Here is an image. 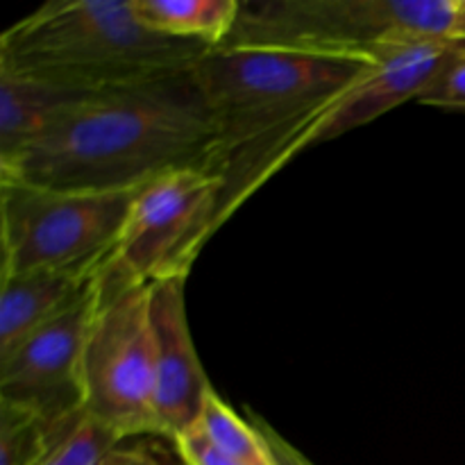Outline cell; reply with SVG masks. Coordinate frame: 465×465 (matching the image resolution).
<instances>
[{
  "label": "cell",
  "mask_w": 465,
  "mask_h": 465,
  "mask_svg": "<svg viewBox=\"0 0 465 465\" xmlns=\"http://www.w3.org/2000/svg\"><path fill=\"white\" fill-rule=\"evenodd\" d=\"M218 130L193 71L77 98L0 177L59 191H132L184 168L216 173Z\"/></svg>",
  "instance_id": "6da1fadb"
},
{
  "label": "cell",
  "mask_w": 465,
  "mask_h": 465,
  "mask_svg": "<svg viewBox=\"0 0 465 465\" xmlns=\"http://www.w3.org/2000/svg\"><path fill=\"white\" fill-rule=\"evenodd\" d=\"M375 59L277 45H221L193 80L218 130V227L300 150Z\"/></svg>",
  "instance_id": "7a4b0ae2"
},
{
  "label": "cell",
  "mask_w": 465,
  "mask_h": 465,
  "mask_svg": "<svg viewBox=\"0 0 465 465\" xmlns=\"http://www.w3.org/2000/svg\"><path fill=\"white\" fill-rule=\"evenodd\" d=\"M209 50L150 30L132 0H53L3 32L0 71L95 94L193 71Z\"/></svg>",
  "instance_id": "3957f363"
},
{
  "label": "cell",
  "mask_w": 465,
  "mask_h": 465,
  "mask_svg": "<svg viewBox=\"0 0 465 465\" xmlns=\"http://www.w3.org/2000/svg\"><path fill=\"white\" fill-rule=\"evenodd\" d=\"M422 41H465V0H241L223 45L377 59Z\"/></svg>",
  "instance_id": "277c9868"
},
{
  "label": "cell",
  "mask_w": 465,
  "mask_h": 465,
  "mask_svg": "<svg viewBox=\"0 0 465 465\" xmlns=\"http://www.w3.org/2000/svg\"><path fill=\"white\" fill-rule=\"evenodd\" d=\"M136 191H59L0 177L3 277H95L116 252Z\"/></svg>",
  "instance_id": "5b68a950"
},
{
  "label": "cell",
  "mask_w": 465,
  "mask_h": 465,
  "mask_svg": "<svg viewBox=\"0 0 465 465\" xmlns=\"http://www.w3.org/2000/svg\"><path fill=\"white\" fill-rule=\"evenodd\" d=\"M82 391L86 416L121 439L159 434L150 284L136 282L112 259L95 275V302L82 357Z\"/></svg>",
  "instance_id": "8992f818"
},
{
  "label": "cell",
  "mask_w": 465,
  "mask_h": 465,
  "mask_svg": "<svg viewBox=\"0 0 465 465\" xmlns=\"http://www.w3.org/2000/svg\"><path fill=\"white\" fill-rule=\"evenodd\" d=\"M221 189V175L207 168L154 177L136 191L112 262L143 284L189 277L218 230Z\"/></svg>",
  "instance_id": "52a82bcc"
},
{
  "label": "cell",
  "mask_w": 465,
  "mask_h": 465,
  "mask_svg": "<svg viewBox=\"0 0 465 465\" xmlns=\"http://www.w3.org/2000/svg\"><path fill=\"white\" fill-rule=\"evenodd\" d=\"M95 302V280L84 300L23 341L0 361V400L66 422L84 411L82 357Z\"/></svg>",
  "instance_id": "ba28073f"
},
{
  "label": "cell",
  "mask_w": 465,
  "mask_h": 465,
  "mask_svg": "<svg viewBox=\"0 0 465 465\" xmlns=\"http://www.w3.org/2000/svg\"><path fill=\"white\" fill-rule=\"evenodd\" d=\"M186 277L150 284L154 341V420L162 436L175 440L198 422L213 386L195 352L186 313Z\"/></svg>",
  "instance_id": "9c48e42d"
},
{
  "label": "cell",
  "mask_w": 465,
  "mask_h": 465,
  "mask_svg": "<svg viewBox=\"0 0 465 465\" xmlns=\"http://www.w3.org/2000/svg\"><path fill=\"white\" fill-rule=\"evenodd\" d=\"M465 57V41H422L375 59V68L331 109L313 136V145L372 123L391 109L418 100Z\"/></svg>",
  "instance_id": "30bf717a"
},
{
  "label": "cell",
  "mask_w": 465,
  "mask_h": 465,
  "mask_svg": "<svg viewBox=\"0 0 465 465\" xmlns=\"http://www.w3.org/2000/svg\"><path fill=\"white\" fill-rule=\"evenodd\" d=\"M95 277L30 272L3 277L0 289V361L36 330L75 307L94 286Z\"/></svg>",
  "instance_id": "8fae6325"
},
{
  "label": "cell",
  "mask_w": 465,
  "mask_h": 465,
  "mask_svg": "<svg viewBox=\"0 0 465 465\" xmlns=\"http://www.w3.org/2000/svg\"><path fill=\"white\" fill-rule=\"evenodd\" d=\"M82 95L89 94L0 71V166L12 163L57 114Z\"/></svg>",
  "instance_id": "7c38bea8"
},
{
  "label": "cell",
  "mask_w": 465,
  "mask_h": 465,
  "mask_svg": "<svg viewBox=\"0 0 465 465\" xmlns=\"http://www.w3.org/2000/svg\"><path fill=\"white\" fill-rule=\"evenodd\" d=\"M150 30L173 39L221 48L241 14V0H132Z\"/></svg>",
  "instance_id": "4fadbf2b"
},
{
  "label": "cell",
  "mask_w": 465,
  "mask_h": 465,
  "mask_svg": "<svg viewBox=\"0 0 465 465\" xmlns=\"http://www.w3.org/2000/svg\"><path fill=\"white\" fill-rule=\"evenodd\" d=\"M82 416L66 422H45L36 413L0 400V465H39L59 436Z\"/></svg>",
  "instance_id": "5bb4252c"
},
{
  "label": "cell",
  "mask_w": 465,
  "mask_h": 465,
  "mask_svg": "<svg viewBox=\"0 0 465 465\" xmlns=\"http://www.w3.org/2000/svg\"><path fill=\"white\" fill-rule=\"evenodd\" d=\"M195 425L223 454L234 459L236 463L275 465L257 425L250 418L239 416L216 391L207 398Z\"/></svg>",
  "instance_id": "9a60e30c"
},
{
  "label": "cell",
  "mask_w": 465,
  "mask_h": 465,
  "mask_svg": "<svg viewBox=\"0 0 465 465\" xmlns=\"http://www.w3.org/2000/svg\"><path fill=\"white\" fill-rule=\"evenodd\" d=\"M121 440L116 431L84 413L66 434L59 436L39 465H98L100 459Z\"/></svg>",
  "instance_id": "2e32d148"
},
{
  "label": "cell",
  "mask_w": 465,
  "mask_h": 465,
  "mask_svg": "<svg viewBox=\"0 0 465 465\" xmlns=\"http://www.w3.org/2000/svg\"><path fill=\"white\" fill-rule=\"evenodd\" d=\"M98 465H186L175 440L168 436L148 434L123 439L114 445Z\"/></svg>",
  "instance_id": "e0dca14e"
},
{
  "label": "cell",
  "mask_w": 465,
  "mask_h": 465,
  "mask_svg": "<svg viewBox=\"0 0 465 465\" xmlns=\"http://www.w3.org/2000/svg\"><path fill=\"white\" fill-rule=\"evenodd\" d=\"M175 445L186 465H241L236 463L234 459L227 457V454H223L221 450L203 434V430H200L198 425H193L191 430H186L184 434L177 436Z\"/></svg>",
  "instance_id": "ac0fdd59"
},
{
  "label": "cell",
  "mask_w": 465,
  "mask_h": 465,
  "mask_svg": "<svg viewBox=\"0 0 465 465\" xmlns=\"http://www.w3.org/2000/svg\"><path fill=\"white\" fill-rule=\"evenodd\" d=\"M420 103L440 109H465V57L443 73V77L422 95Z\"/></svg>",
  "instance_id": "d6986e66"
},
{
  "label": "cell",
  "mask_w": 465,
  "mask_h": 465,
  "mask_svg": "<svg viewBox=\"0 0 465 465\" xmlns=\"http://www.w3.org/2000/svg\"><path fill=\"white\" fill-rule=\"evenodd\" d=\"M245 413H248L250 420L257 425V430L262 431L263 440H266L268 450H271V457L272 461H275V465H313L298 448H295L293 443H289V440H286L284 436L271 425V422H266L262 416H257L252 409H245Z\"/></svg>",
  "instance_id": "ffe728a7"
}]
</instances>
